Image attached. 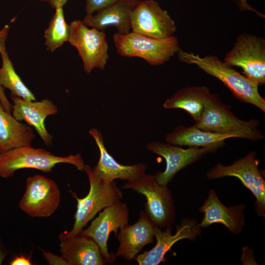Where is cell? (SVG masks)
<instances>
[{"instance_id":"obj_17","label":"cell","mask_w":265,"mask_h":265,"mask_svg":"<svg viewBox=\"0 0 265 265\" xmlns=\"http://www.w3.org/2000/svg\"><path fill=\"white\" fill-rule=\"evenodd\" d=\"M245 205L238 204L232 207L225 206L219 199L214 189H211L199 211L204 216L199 223L202 229L213 223L224 225L232 234L238 235L242 231L245 224Z\"/></svg>"},{"instance_id":"obj_29","label":"cell","mask_w":265,"mask_h":265,"mask_svg":"<svg viewBox=\"0 0 265 265\" xmlns=\"http://www.w3.org/2000/svg\"><path fill=\"white\" fill-rule=\"evenodd\" d=\"M242 254L241 261L242 265H258L255 260L253 252L248 247L242 249Z\"/></svg>"},{"instance_id":"obj_8","label":"cell","mask_w":265,"mask_h":265,"mask_svg":"<svg viewBox=\"0 0 265 265\" xmlns=\"http://www.w3.org/2000/svg\"><path fill=\"white\" fill-rule=\"evenodd\" d=\"M68 41L78 50L87 74L95 68L105 69L109 58L108 45L102 30L89 28L82 21L74 20L69 25Z\"/></svg>"},{"instance_id":"obj_21","label":"cell","mask_w":265,"mask_h":265,"mask_svg":"<svg viewBox=\"0 0 265 265\" xmlns=\"http://www.w3.org/2000/svg\"><path fill=\"white\" fill-rule=\"evenodd\" d=\"M34 137L31 126L17 120L0 104V154L15 148L30 146Z\"/></svg>"},{"instance_id":"obj_24","label":"cell","mask_w":265,"mask_h":265,"mask_svg":"<svg viewBox=\"0 0 265 265\" xmlns=\"http://www.w3.org/2000/svg\"><path fill=\"white\" fill-rule=\"evenodd\" d=\"M7 36L0 40V54L2 66L0 68V84L11 91V94L24 100L36 101L32 92L24 83L15 72L13 64L6 50L5 41Z\"/></svg>"},{"instance_id":"obj_18","label":"cell","mask_w":265,"mask_h":265,"mask_svg":"<svg viewBox=\"0 0 265 265\" xmlns=\"http://www.w3.org/2000/svg\"><path fill=\"white\" fill-rule=\"evenodd\" d=\"M13 101L12 115L18 121H24L33 126L47 146L52 145L53 137L47 131L45 120L47 116L58 112L57 106L48 99L40 101L24 100L11 94Z\"/></svg>"},{"instance_id":"obj_27","label":"cell","mask_w":265,"mask_h":265,"mask_svg":"<svg viewBox=\"0 0 265 265\" xmlns=\"http://www.w3.org/2000/svg\"><path fill=\"white\" fill-rule=\"evenodd\" d=\"M9 30L8 25H5L4 27L0 30V40L4 37L8 36ZM4 87L0 84V104L3 107L4 109L8 113H11L12 111L13 105L7 99L4 91Z\"/></svg>"},{"instance_id":"obj_7","label":"cell","mask_w":265,"mask_h":265,"mask_svg":"<svg viewBox=\"0 0 265 265\" xmlns=\"http://www.w3.org/2000/svg\"><path fill=\"white\" fill-rule=\"evenodd\" d=\"M256 156L255 151H250L231 164L224 165L219 162L207 172L206 176L210 180L225 177L238 178L255 197L254 206L258 216L265 217V180L259 170L260 160Z\"/></svg>"},{"instance_id":"obj_20","label":"cell","mask_w":265,"mask_h":265,"mask_svg":"<svg viewBox=\"0 0 265 265\" xmlns=\"http://www.w3.org/2000/svg\"><path fill=\"white\" fill-rule=\"evenodd\" d=\"M141 0H118L96 14L86 15L82 22L87 26L103 30L114 26L121 34L130 32L131 14Z\"/></svg>"},{"instance_id":"obj_1","label":"cell","mask_w":265,"mask_h":265,"mask_svg":"<svg viewBox=\"0 0 265 265\" xmlns=\"http://www.w3.org/2000/svg\"><path fill=\"white\" fill-rule=\"evenodd\" d=\"M177 53L180 61L196 65L206 74L223 82L240 101L252 104L265 112V100L259 92L258 82L240 74L217 56L207 55L201 57L198 54L181 49Z\"/></svg>"},{"instance_id":"obj_32","label":"cell","mask_w":265,"mask_h":265,"mask_svg":"<svg viewBox=\"0 0 265 265\" xmlns=\"http://www.w3.org/2000/svg\"><path fill=\"white\" fill-rule=\"evenodd\" d=\"M68 0H49L48 2L52 7L56 8L59 7H63Z\"/></svg>"},{"instance_id":"obj_5","label":"cell","mask_w":265,"mask_h":265,"mask_svg":"<svg viewBox=\"0 0 265 265\" xmlns=\"http://www.w3.org/2000/svg\"><path fill=\"white\" fill-rule=\"evenodd\" d=\"M113 40L119 55L141 58L152 66L168 62L180 49L179 41L174 35L157 39L133 31L126 34L116 32Z\"/></svg>"},{"instance_id":"obj_2","label":"cell","mask_w":265,"mask_h":265,"mask_svg":"<svg viewBox=\"0 0 265 265\" xmlns=\"http://www.w3.org/2000/svg\"><path fill=\"white\" fill-rule=\"evenodd\" d=\"M260 124V121L256 119L244 121L238 118L218 95L211 93L205 102L200 119L194 125L203 131L238 134L242 138L257 141L264 138L258 129Z\"/></svg>"},{"instance_id":"obj_6","label":"cell","mask_w":265,"mask_h":265,"mask_svg":"<svg viewBox=\"0 0 265 265\" xmlns=\"http://www.w3.org/2000/svg\"><path fill=\"white\" fill-rule=\"evenodd\" d=\"M121 188L132 189L146 197L144 210L157 227H172L176 218L172 195L167 186L158 183L155 175L145 174L134 181L127 182Z\"/></svg>"},{"instance_id":"obj_13","label":"cell","mask_w":265,"mask_h":265,"mask_svg":"<svg viewBox=\"0 0 265 265\" xmlns=\"http://www.w3.org/2000/svg\"><path fill=\"white\" fill-rule=\"evenodd\" d=\"M129 211L126 203L121 200L104 208L98 216L91 221L88 228L80 234L91 237L99 246L106 263L113 264L115 253H109L107 243L110 234L114 232L116 237L118 230L128 224Z\"/></svg>"},{"instance_id":"obj_11","label":"cell","mask_w":265,"mask_h":265,"mask_svg":"<svg viewBox=\"0 0 265 265\" xmlns=\"http://www.w3.org/2000/svg\"><path fill=\"white\" fill-rule=\"evenodd\" d=\"M225 143L222 142L201 148L190 147L185 149L168 143L150 142L146 145V147L152 153L165 159V170L157 172L155 176L159 184L167 186L180 170L195 162L208 153L216 152Z\"/></svg>"},{"instance_id":"obj_10","label":"cell","mask_w":265,"mask_h":265,"mask_svg":"<svg viewBox=\"0 0 265 265\" xmlns=\"http://www.w3.org/2000/svg\"><path fill=\"white\" fill-rule=\"evenodd\" d=\"M60 192L53 180L41 175L28 177L19 208L32 217H46L57 210L60 203Z\"/></svg>"},{"instance_id":"obj_19","label":"cell","mask_w":265,"mask_h":265,"mask_svg":"<svg viewBox=\"0 0 265 265\" xmlns=\"http://www.w3.org/2000/svg\"><path fill=\"white\" fill-rule=\"evenodd\" d=\"M60 252L68 265H105L106 260L100 248L91 237L78 234L67 237L63 233L58 236Z\"/></svg>"},{"instance_id":"obj_12","label":"cell","mask_w":265,"mask_h":265,"mask_svg":"<svg viewBox=\"0 0 265 265\" xmlns=\"http://www.w3.org/2000/svg\"><path fill=\"white\" fill-rule=\"evenodd\" d=\"M130 18L132 31L150 37L167 38L177 29L174 20L156 0H141Z\"/></svg>"},{"instance_id":"obj_26","label":"cell","mask_w":265,"mask_h":265,"mask_svg":"<svg viewBox=\"0 0 265 265\" xmlns=\"http://www.w3.org/2000/svg\"><path fill=\"white\" fill-rule=\"evenodd\" d=\"M118 0H86L85 7L86 15H92L94 13L104 9L114 3Z\"/></svg>"},{"instance_id":"obj_16","label":"cell","mask_w":265,"mask_h":265,"mask_svg":"<svg viewBox=\"0 0 265 265\" xmlns=\"http://www.w3.org/2000/svg\"><path fill=\"white\" fill-rule=\"evenodd\" d=\"M89 134L94 139L100 151V158L92 170L99 178L107 182L119 179L127 182L136 180L145 174L147 166L140 163L123 165L118 163L107 152L101 132L96 129L89 130Z\"/></svg>"},{"instance_id":"obj_14","label":"cell","mask_w":265,"mask_h":265,"mask_svg":"<svg viewBox=\"0 0 265 265\" xmlns=\"http://www.w3.org/2000/svg\"><path fill=\"white\" fill-rule=\"evenodd\" d=\"M176 231L171 234V227L164 230L158 227L155 230L156 244L151 250L137 255L134 259L139 265H158L165 261V255L177 241L187 238L194 240L201 233L197 221L186 217L180 225H176Z\"/></svg>"},{"instance_id":"obj_30","label":"cell","mask_w":265,"mask_h":265,"mask_svg":"<svg viewBox=\"0 0 265 265\" xmlns=\"http://www.w3.org/2000/svg\"><path fill=\"white\" fill-rule=\"evenodd\" d=\"M32 263L30 258L24 256H15L9 263L10 265H31Z\"/></svg>"},{"instance_id":"obj_9","label":"cell","mask_w":265,"mask_h":265,"mask_svg":"<svg viewBox=\"0 0 265 265\" xmlns=\"http://www.w3.org/2000/svg\"><path fill=\"white\" fill-rule=\"evenodd\" d=\"M224 61L241 68L243 75L259 83H265V40L263 37L244 33L238 35Z\"/></svg>"},{"instance_id":"obj_3","label":"cell","mask_w":265,"mask_h":265,"mask_svg":"<svg viewBox=\"0 0 265 265\" xmlns=\"http://www.w3.org/2000/svg\"><path fill=\"white\" fill-rule=\"evenodd\" d=\"M84 171L89 179V191L87 195L82 198L78 197L75 192H71L72 196L77 202V210L72 230L68 233L64 232L67 237H73L79 234L98 212L121 200L123 196L115 181L107 182L100 179L88 164H85Z\"/></svg>"},{"instance_id":"obj_33","label":"cell","mask_w":265,"mask_h":265,"mask_svg":"<svg viewBox=\"0 0 265 265\" xmlns=\"http://www.w3.org/2000/svg\"><path fill=\"white\" fill-rule=\"evenodd\" d=\"M42 0V1H48L49 0Z\"/></svg>"},{"instance_id":"obj_28","label":"cell","mask_w":265,"mask_h":265,"mask_svg":"<svg viewBox=\"0 0 265 265\" xmlns=\"http://www.w3.org/2000/svg\"><path fill=\"white\" fill-rule=\"evenodd\" d=\"M45 259L50 265H68L66 260L61 256H58L49 251H45L39 248Z\"/></svg>"},{"instance_id":"obj_15","label":"cell","mask_w":265,"mask_h":265,"mask_svg":"<svg viewBox=\"0 0 265 265\" xmlns=\"http://www.w3.org/2000/svg\"><path fill=\"white\" fill-rule=\"evenodd\" d=\"M157 226L143 210L139 212L137 222L120 229L117 237L119 245L115 255L127 261L134 260L144 246L154 242Z\"/></svg>"},{"instance_id":"obj_25","label":"cell","mask_w":265,"mask_h":265,"mask_svg":"<svg viewBox=\"0 0 265 265\" xmlns=\"http://www.w3.org/2000/svg\"><path fill=\"white\" fill-rule=\"evenodd\" d=\"M44 36L47 50L51 52L60 47L64 42L68 41L69 25L65 21L63 7L55 8V13L49 27L45 30Z\"/></svg>"},{"instance_id":"obj_31","label":"cell","mask_w":265,"mask_h":265,"mask_svg":"<svg viewBox=\"0 0 265 265\" xmlns=\"http://www.w3.org/2000/svg\"><path fill=\"white\" fill-rule=\"evenodd\" d=\"M8 251L4 245L1 238L0 237V265L5 259L8 254Z\"/></svg>"},{"instance_id":"obj_4","label":"cell","mask_w":265,"mask_h":265,"mask_svg":"<svg viewBox=\"0 0 265 265\" xmlns=\"http://www.w3.org/2000/svg\"><path fill=\"white\" fill-rule=\"evenodd\" d=\"M60 163L74 165L81 171L85 167L80 153L59 157L45 149L34 148L31 145L17 147L0 154V177H11L16 171L25 168L35 169L45 173L52 172L54 167Z\"/></svg>"},{"instance_id":"obj_23","label":"cell","mask_w":265,"mask_h":265,"mask_svg":"<svg viewBox=\"0 0 265 265\" xmlns=\"http://www.w3.org/2000/svg\"><path fill=\"white\" fill-rule=\"evenodd\" d=\"M211 93L209 88L204 86L184 87L167 99L163 106L166 109L185 110L196 122L202 114L205 102Z\"/></svg>"},{"instance_id":"obj_22","label":"cell","mask_w":265,"mask_h":265,"mask_svg":"<svg viewBox=\"0 0 265 265\" xmlns=\"http://www.w3.org/2000/svg\"><path fill=\"white\" fill-rule=\"evenodd\" d=\"M233 137L242 138L238 134H222L203 131L195 125L188 127L180 126L168 133L165 140L167 143L175 145L199 148L224 142L225 139Z\"/></svg>"}]
</instances>
